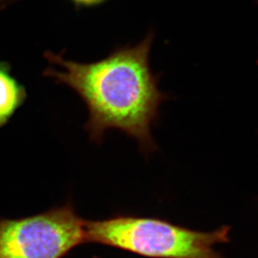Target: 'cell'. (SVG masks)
I'll use <instances>...</instances> for the list:
<instances>
[{"mask_svg": "<svg viewBox=\"0 0 258 258\" xmlns=\"http://www.w3.org/2000/svg\"><path fill=\"white\" fill-rule=\"evenodd\" d=\"M153 40L149 32L137 44L117 46L102 59L86 63L66 58L63 52H44L50 65L42 76L82 99L88 112L84 130L91 143L102 144L105 133L116 129L136 140L146 155L158 149L152 127L167 95L150 67Z\"/></svg>", "mask_w": 258, "mask_h": 258, "instance_id": "6da1fadb", "label": "cell"}, {"mask_svg": "<svg viewBox=\"0 0 258 258\" xmlns=\"http://www.w3.org/2000/svg\"><path fill=\"white\" fill-rule=\"evenodd\" d=\"M19 1V0H0V11L6 9L11 4Z\"/></svg>", "mask_w": 258, "mask_h": 258, "instance_id": "8992f818", "label": "cell"}, {"mask_svg": "<svg viewBox=\"0 0 258 258\" xmlns=\"http://www.w3.org/2000/svg\"><path fill=\"white\" fill-rule=\"evenodd\" d=\"M27 99V88L14 75L11 64L0 61V129L14 119Z\"/></svg>", "mask_w": 258, "mask_h": 258, "instance_id": "277c9868", "label": "cell"}, {"mask_svg": "<svg viewBox=\"0 0 258 258\" xmlns=\"http://www.w3.org/2000/svg\"><path fill=\"white\" fill-rule=\"evenodd\" d=\"M76 9H92L105 4L108 0H68Z\"/></svg>", "mask_w": 258, "mask_h": 258, "instance_id": "5b68a950", "label": "cell"}, {"mask_svg": "<svg viewBox=\"0 0 258 258\" xmlns=\"http://www.w3.org/2000/svg\"><path fill=\"white\" fill-rule=\"evenodd\" d=\"M85 222L71 203L20 219H0V258H62L85 243Z\"/></svg>", "mask_w": 258, "mask_h": 258, "instance_id": "3957f363", "label": "cell"}, {"mask_svg": "<svg viewBox=\"0 0 258 258\" xmlns=\"http://www.w3.org/2000/svg\"><path fill=\"white\" fill-rule=\"evenodd\" d=\"M231 227L209 232L170 222L118 215L85 222V243H95L148 258H224L214 247L230 242Z\"/></svg>", "mask_w": 258, "mask_h": 258, "instance_id": "7a4b0ae2", "label": "cell"}]
</instances>
